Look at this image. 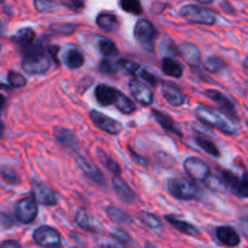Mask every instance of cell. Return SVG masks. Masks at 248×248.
Masks as SVG:
<instances>
[{
	"mask_svg": "<svg viewBox=\"0 0 248 248\" xmlns=\"http://www.w3.org/2000/svg\"><path fill=\"white\" fill-rule=\"evenodd\" d=\"M195 113L199 120L202 121L205 125L217 128V130L224 132L225 135L232 136L237 132L236 124L224 111H220L218 109H213L206 106H199L196 108Z\"/></svg>",
	"mask_w": 248,
	"mask_h": 248,
	"instance_id": "obj_1",
	"label": "cell"
},
{
	"mask_svg": "<svg viewBox=\"0 0 248 248\" xmlns=\"http://www.w3.org/2000/svg\"><path fill=\"white\" fill-rule=\"evenodd\" d=\"M50 58L40 48V46H34L31 50L26 52L22 58V69L31 75L44 74L50 69Z\"/></svg>",
	"mask_w": 248,
	"mask_h": 248,
	"instance_id": "obj_2",
	"label": "cell"
},
{
	"mask_svg": "<svg viewBox=\"0 0 248 248\" xmlns=\"http://www.w3.org/2000/svg\"><path fill=\"white\" fill-rule=\"evenodd\" d=\"M167 189L172 196L179 200H193L198 196L199 189L194 182L184 177L171 178L167 182Z\"/></svg>",
	"mask_w": 248,
	"mask_h": 248,
	"instance_id": "obj_3",
	"label": "cell"
},
{
	"mask_svg": "<svg viewBox=\"0 0 248 248\" xmlns=\"http://www.w3.org/2000/svg\"><path fill=\"white\" fill-rule=\"evenodd\" d=\"M179 12H181V15L186 21L195 24L212 26V24L216 23V19H217V16H216L215 12L194 4L184 5V6L181 7Z\"/></svg>",
	"mask_w": 248,
	"mask_h": 248,
	"instance_id": "obj_4",
	"label": "cell"
},
{
	"mask_svg": "<svg viewBox=\"0 0 248 248\" xmlns=\"http://www.w3.org/2000/svg\"><path fill=\"white\" fill-rule=\"evenodd\" d=\"M156 34L157 31L154 24L144 18L138 19L135 26V29H133V36H135L136 41L144 48L152 47L153 41H154Z\"/></svg>",
	"mask_w": 248,
	"mask_h": 248,
	"instance_id": "obj_5",
	"label": "cell"
},
{
	"mask_svg": "<svg viewBox=\"0 0 248 248\" xmlns=\"http://www.w3.org/2000/svg\"><path fill=\"white\" fill-rule=\"evenodd\" d=\"M15 215L17 219L23 224H29L38 216V205L33 196L21 199L15 205Z\"/></svg>",
	"mask_w": 248,
	"mask_h": 248,
	"instance_id": "obj_6",
	"label": "cell"
},
{
	"mask_svg": "<svg viewBox=\"0 0 248 248\" xmlns=\"http://www.w3.org/2000/svg\"><path fill=\"white\" fill-rule=\"evenodd\" d=\"M33 240L36 245L45 248H58L61 246V236L53 228L43 225L34 230Z\"/></svg>",
	"mask_w": 248,
	"mask_h": 248,
	"instance_id": "obj_7",
	"label": "cell"
},
{
	"mask_svg": "<svg viewBox=\"0 0 248 248\" xmlns=\"http://www.w3.org/2000/svg\"><path fill=\"white\" fill-rule=\"evenodd\" d=\"M184 170L190 178L198 182H205L211 176L210 167L199 157H188L183 164Z\"/></svg>",
	"mask_w": 248,
	"mask_h": 248,
	"instance_id": "obj_8",
	"label": "cell"
},
{
	"mask_svg": "<svg viewBox=\"0 0 248 248\" xmlns=\"http://www.w3.org/2000/svg\"><path fill=\"white\" fill-rule=\"evenodd\" d=\"M90 118H91L92 123H93L97 127L106 131V132H108L109 135L116 136L123 131V125H121L119 121L104 115V114H102L101 111L91 110L90 111Z\"/></svg>",
	"mask_w": 248,
	"mask_h": 248,
	"instance_id": "obj_9",
	"label": "cell"
},
{
	"mask_svg": "<svg viewBox=\"0 0 248 248\" xmlns=\"http://www.w3.org/2000/svg\"><path fill=\"white\" fill-rule=\"evenodd\" d=\"M31 195L36 202L43 206H55L57 203V196L51 188L41 182H31Z\"/></svg>",
	"mask_w": 248,
	"mask_h": 248,
	"instance_id": "obj_10",
	"label": "cell"
},
{
	"mask_svg": "<svg viewBox=\"0 0 248 248\" xmlns=\"http://www.w3.org/2000/svg\"><path fill=\"white\" fill-rule=\"evenodd\" d=\"M128 87H130L131 93H132V96L135 97L138 103L143 104V106H150L154 101V94H153L152 90L145 84L138 81L137 79L131 80Z\"/></svg>",
	"mask_w": 248,
	"mask_h": 248,
	"instance_id": "obj_11",
	"label": "cell"
},
{
	"mask_svg": "<svg viewBox=\"0 0 248 248\" xmlns=\"http://www.w3.org/2000/svg\"><path fill=\"white\" fill-rule=\"evenodd\" d=\"M75 160H77L78 162V166L81 169V171L84 172L90 179H92V181L96 182V183L101 184V186H104V183H106L104 176L102 174L101 170H99L93 162L90 161L87 157L82 156V155L80 154H78L77 156H75Z\"/></svg>",
	"mask_w": 248,
	"mask_h": 248,
	"instance_id": "obj_12",
	"label": "cell"
},
{
	"mask_svg": "<svg viewBox=\"0 0 248 248\" xmlns=\"http://www.w3.org/2000/svg\"><path fill=\"white\" fill-rule=\"evenodd\" d=\"M119 93H120L119 90L114 89V87L109 86V85H97L96 89H94V97H96L99 106L102 107H108L110 104L115 106Z\"/></svg>",
	"mask_w": 248,
	"mask_h": 248,
	"instance_id": "obj_13",
	"label": "cell"
},
{
	"mask_svg": "<svg viewBox=\"0 0 248 248\" xmlns=\"http://www.w3.org/2000/svg\"><path fill=\"white\" fill-rule=\"evenodd\" d=\"M75 222L81 229L87 230V232H97L102 229V224L98 218H96L93 215L82 210V208H79L75 213Z\"/></svg>",
	"mask_w": 248,
	"mask_h": 248,
	"instance_id": "obj_14",
	"label": "cell"
},
{
	"mask_svg": "<svg viewBox=\"0 0 248 248\" xmlns=\"http://www.w3.org/2000/svg\"><path fill=\"white\" fill-rule=\"evenodd\" d=\"M178 55L191 67H199L201 63V53L198 46L190 43H183L178 47Z\"/></svg>",
	"mask_w": 248,
	"mask_h": 248,
	"instance_id": "obj_15",
	"label": "cell"
},
{
	"mask_svg": "<svg viewBox=\"0 0 248 248\" xmlns=\"http://www.w3.org/2000/svg\"><path fill=\"white\" fill-rule=\"evenodd\" d=\"M216 237L220 244L228 247H235L240 244V235L237 234L234 228L229 227V225H223V227L217 228Z\"/></svg>",
	"mask_w": 248,
	"mask_h": 248,
	"instance_id": "obj_16",
	"label": "cell"
},
{
	"mask_svg": "<svg viewBox=\"0 0 248 248\" xmlns=\"http://www.w3.org/2000/svg\"><path fill=\"white\" fill-rule=\"evenodd\" d=\"M205 94L210 99L215 101L216 103L219 104L223 108V111L225 114L228 113V115H232L234 118H236V111H235V104L232 103V99L228 96L223 94L222 92L217 91V90H206Z\"/></svg>",
	"mask_w": 248,
	"mask_h": 248,
	"instance_id": "obj_17",
	"label": "cell"
},
{
	"mask_svg": "<svg viewBox=\"0 0 248 248\" xmlns=\"http://www.w3.org/2000/svg\"><path fill=\"white\" fill-rule=\"evenodd\" d=\"M11 39L14 43H16L17 45H19V47H22V50H23L24 52H27V51L31 50V48L34 46V41H35L36 39V34L33 29L26 27V28L19 29L15 35H12Z\"/></svg>",
	"mask_w": 248,
	"mask_h": 248,
	"instance_id": "obj_18",
	"label": "cell"
},
{
	"mask_svg": "<svg viewBox=\"0 0 248 248\" xmlns=\"http://www.w3.org/2000/svg\"><path fill=\"white\" fill-rule=\"evenodd\" d=\"M162 94H164V98L166 99L167 103L173 107H181L186 102V96H184L183 92L176 85L169 84V82L162 85Z\"/></svg>",
	"mask_w": 248,
	"mask_h": 248,
	"instance_id": "obj_19",
	"label": "cell"
},
{
	"mask_svg": "<svg viewBox=\"0 0 248 248\" xmlns=\"http://www.w3.org/2000/svg\"><path fill=\"white\" fill-rule=\"evenodd\" d=\"M111 182H113V188L115 190V194L121 200L128 203H132L136 200V195L133 190L120 176H114Z\"/></svg>",
	"mask_w": 248,
	"mask_h": 248,
	"instance_id": "obj_20",
	"label": "cell"
},
{
	"mask_svg": "<svg viewBox=\"0 0 248 248\" xmlns=\"http://www.w3.org/2000/svg\"><path fill=\"white\" fill-rule=\"evenodd\" d=\"M53 135H55L56 140L64 147L69 148V149L75 150L78 147V140L75 138L74 133L70 130L65 127H61V126H56L53 128Z\"/></svg>",
	"mask_w": 248,
	"mask_h": 248,
	"instance_id": "obj_21",
	"label": "cell"
},
{
	"mask_svg": "<svg viewBox=\"0 0 248 248\" xmlns=\"http://www.w3.org/2000/svg\"><path fill=\"white\" fill-rule=\"evenodd\" d=\"M97 26L101 29L107 31H118L120 23H119V18L111 12H101L96 18Z\"/></svg>",
	"mask_w": 248,
	"mask_h": 248,
	"instance_id": "obj_22",
	"label": "cell"
},
{
	"mask_svg": "<svg viewBox=\"0 0 248 248\" xmlns=\"http://www.w3.org/2000/svg\"><path fill=\"white\" fill-rule=\"evenodd\" d=\"M165 219H166L172 227L176 228L178 232H183V234L186 235H189V236H198V235L200 234V232H199V229L195 225L190 224V223L186 222V220H181L178 219V218L173 217V216H166Z\"/></svg>",
	"mask_w": 248,
	"mask_h": 248,
	"instance_id": "obj_23",
	"label": "cell"
},
{
	"mask_svg": "<svg viewBox=\"0 0 248 248\" xmlns=\"http://www.w3.org/2000/svg\"><path fill=\"white\" fill-rule=\"evenodd\" d=\"M161 69L166 75L174 78H181L183 75V67L176 60L170 57H164L161 62Z\"/></svg>",
	"mask_w": 248,
	"mask_h": 248,
	"instance_id": "obj_24",
	"label": "cell"
},
{
	"mask_svg": "<svg viewBox=\"0 0 248 248\" xmlns=\"http://www.w3.org/2000/svg\"><path fill=\"white\" fill-rule=\"evenodd\" d=\"M153 116H154L155 120H156L157 123H159L166 131L177 133V135H181V131H179L178 126L176 125L174 120L170 115H167V114L165 113H161V111L159 110H153Z\"/></svg>",
	"mask_w": 248,
	"mask_h": 248,
	"instance_id": "obj_25",
	"label": "cell"
},
{
	"mask_svg": "<svg viewBox=\"0 0 248 248\" xmlns=\"http://www.w3.org/2000/svg\"><path fill=\"white\" fill-rule=\"evenodd\" d=\"M63 61H64V64L67 65L68 68H72V69L80 68L85 62L82 53L80 52L79 50H77V48H69V50L65 52Z\"/></svg>",
	"mask_w": 248,
	"mask_h": 248,
	"instance_id": "obj_26",
	"label": "cell"
},
{
	"mask_svg": "<svg viewBox=\"0 0 248 248\" xmlns=\"http://www.w3.org/2000/svg\"><path fill=\"white\" fill-rule=\"evenodd\" d=\"M97 152H98V156H99V160H101L102 164H103L104 166L109 170V171L113 172L115 176H119V173L121 172V167H120V165L118 164V161H115V160H114L110 155H108L106 152H103L102 149H98Z\"/></svg>",
	"mask_w": 248,
	"mask_h": 248,
	"instance_id": "obj_27",
	"label": "cell"
},
{
	"mask_svg": "<svg viewBox=\"0 0 248 248\" xmlns=\"http://www.w3.org/2000/svg\"><path fill=\"white\" fill-rule=\"evenodd\" d=\"M195 142L196 144L203 150V152H206L208 155H211V156H215V157L220 156L219 149H218L217 145H216L212 140L203 137H195Z\"/></svg>",
	"mask_w": 248,
	"mask_h": 248,
	"instance_id": "obj_28",
	"label": "cell"
},
{
	"mask_svg": "<svg viewBox=\"0 0 248 248\" xmlns=\"http://www.w3.org/2000/svg\"><path fill=\"white\" fill-rule=\"evenodd\" d=\"M115 107L118 108L119 111H121L123 114H132L136 110V107L133 104V102L128 98L127 96L120 92L116 99Z\"/></svg>",
	"mask_w": 248,
	"mask_h": 248,
	"instance_id": "obj_29",
	"label": "cell"
},
{
	"mask_svg": "<svg viewBox=\"0 0 248 248\" xmlns=\"http://www.w3.org/2000/svg\"><path fill=\"white\" fill-rule=\"evenodd\" d=\"M203 68H205L207 72L212 73V74H217V73H220L224 69L225 63L223 62L220 58L211 56V57L206 58V60L203 61Z\"/></svg>",
	"mask_w": 248,
	"mask_h": 248,
	"instance_id": "obj_30",
	"label": "cell"
},
{
	"mask_svg": "<svg viewBox=\"0 0 248 248\" xmlns=\"http://www.w3.org/2000/svg\"><path fill=\"white\" fill-rule=\"evenodd\" d=\"M119 5L124 11L132 15H140L143 12L140 0H119Z\"/></svg>",
	"mask_w": 248,
	"mask_h": 248,
	"instance_id": "obj_31",
	"label": "cell"
},
{
	"mask_svg": "<svg viewBox=\"0 0 248 248\" xmlns=\"http://www.w3.org/2000/svg\"><path fill=\"white\" fill-rule=\"evenodd\" d=\"M107 215L110 218L113 222L120 223V224H125V223L131 222V216H128L127 213L124 212V211L119 210L116 207H108L107 208Z\"/></svg>",
	"mask_w": 248,
	"mask_h": 248,
	"instance_id": "obj_32",
	"label": "cell"
},
{
	"mask_svg": "<svg viewBox=\"0 0 248 248\" xmlns=\"http://www.w3.org/2000/svg\"><path fill=\"white\" fill-rule=\"evenodd\" d=\"M98 50L102 55L106 56V58L113 57V56L118 55V47H116L115 44L111 40H109V39H102V40L99 41Z\"/></svg>",
	"mask_w": 248,
	"mask_h": 248,
	"instance_id": "obj_33",
	"label": "cell"
},
{
	"mask_svg": "<svg viewBox=\"0 0 248 248\" xmlns=\"http://www.w3.org/2000/svg\"><path fill=\"white\" fill-rule=\"evenodd\" d=\"M78 28V24L75 23H67V22H63V23H52L50 26V31H53L56 34H62V35H69L73 34Z\"/></svg>",
	"mask_w": 248,
	"mask_h": 248,
	"instance_id": "obj_34",
	"label": "cell"
},
{
	"mask_svg": "<svg viewBox=\"0 0 248 248\" xmlns=\"http://www.w3.org/2000/svg\"><path fill=\"white\" fill-rule=\"evenodd\" d=\"M205 184L211 189V190L216 191V193H224L228 188L220 177L212 176V174H211V176L206 179Z\"/></svg>",
	"mask_w": 248,
	"mask_h": 248,
	"instance_id": "obj_35",
	"label": "cell"
},
{
	"mask_svg": "<svg viewBox=\"0 0 248 248\" xmlns=\"http://www.w3.org/2000/svg\"><path fill=\"white\" fill-rule=\"evenodd\" d=\"M234 193L241 199L248 198V172H245V173L242 174V177H240L239 184H237V186L235 188Z\"/></svg>",
	"mask_w": 248,
	"mask_h": 248,
	"instance_id": "obj_36",
	"label": "cell"
},
{
	"mask_svg": "<svg viewBox=\"0 0 248 248\" xmlns=\"http://www.w3.org/2000/svg\"><path fill=\"white\" fill-rule=\"evenodd\" d=\"M34 6L39 12H51L57 9L55 0H33Z\"/></svg>",
	"mask_w": 248,
	"mask_h": 248,
	"instance_id": "obj_37",
	"label": "cell"
},
{
	"mask_svg": "<svg viewBox=\"0 0 248 248\" xmlns=\"http://www.w3.org/2000/svg\"><path fill=\"white\" fill-rule=\"evenodd\" d=\"M118 67H120L119 62L115 63L111 60H109V58H104L99 63L98 69L99 72L104 73V74H114L115 72H118Z\"/></svg>",
	"mask_w": 248,
	"mask_h": 248,
	"instance_id": "obj_38",
	"label": "cell"
},
{
	"mask_svg": "<svg viewBox=\"0 0 248 248\" xmlns=\"http://www.w3.org/2000/svg\"><path fill=\"white\" fill-rule=\"evenodd\" d=\"M140 218H142L143 223H144L145 225H148L149 228H153V229L160 228L162 225L161 220H160L156 216L153 215V213L150 212H142L140 213Z\"/></svg>",
	"mask_w": 248,
	"mask_h": 248,
	"instance_id": "obj_39",
	"label": "cell"
},
{
	"mask_svg": "<svg viewBox=\"0 0 248 248\" xmlns=\"http://www.w3.org/2000/svg\"><path fill=\"white\" fill-rule=\"evenodd\" d=\"M7 81H9V84L12 87H23L27 84L26 78L16 72H9V74H7Z\"/></svg>",
	"mask_w": 248,
	"mask_h": 248,
	"instance_id": "obj_40",
	"label": "cell"
},
{
	"mask_svg": "<svg viewBox=\"0 0 248 248\" xmlns=\"http://www.w3.org/2000/svg\"><path fill=\"white\" fill-rule=\"evenodd\" d=\"M136 77H140V79L144 80L145 84L152 85V86H156V84H157V79L155 78V75L152 74V73H149L147 69H144V68H142V67L140 68V70L137 72Z\"/></svg>",
	"mask_w": 248,
	"mask_h": 248,
	"instance_id": "obj_41",
	"label": "cell"
},
{
	"mask_svg": "<svg viewBox=\"0 0 248 248\" xmlns=\"http://www.w3.org/2000/svg\"><path fill=\"white\" fill-rule=\"evenodd\" d=\"M110 236L120 244H131V241H132L130 235L126 234V232L121 229H111Z\"/></svg>",
	"mask_w": 248,
	"mask_h": 248,
	"instance_id": "obj_42",
	"label": "cell"
},
{
	"mask_svg": "<svg viewBox=\"0 0 248 248\" xmlns=\"http://www.w3.org/2000/svg\"><path fill=\"white\" fill-rule=\"evenodd\" d=\"M1 177L6 183L9 184H16L18 182V176L16 172L10 167H2L1 170Z\"/></svg>",
	"mask_w": 248,
	"mask_h": 248,
	"instance_id": "obj_43",
	"label": "cell"
},
{
	"mask_svg": "<svg viewBox=\"0 0 248 248\" xmlns=\"http://www.w3.org/2000/svg\"><path fill=\"white\" fill-rule=\"evenodd\" d=\"M61 4L63 6L68 7V9L73 10V11H81L85 9V1L84 0H60Z\"/></svg>",
	"mask_w": 248,
	"mask_h": 248,
	"instance_id": "obj_44",
	"label": "cell"
},
{
	"mask_svg": "<svg viewBox=\"0 0 248 248\" xmlns=\"http://www.w3.org/2000/svg\"><path fill=\"white\" fill-rule=\"evenodd\" d=\"M119 65L123 67L126 72L131 73V74L133 75L137 74V72L140 68V64H137L136 62H132V61H128V60H120L119 61Z\"/></svg>",
	"mask_w": 248,
	"mask_h": 248,
	"instance_id": "obj_45",
	"label": "cell"
},
{
	"mask_svg": "<svg viewBox=\"0 0 248 248\" xmlns=\"http://www.w3.org/2000/svg\"><path fill=\"white\" fill-rule=\"evenodd\" d=\"M46 51H47L48 56H50L51 58H52L53 62L56 63V65H60V61H58V52H60V46L57 45H48L47 48H46Z\"/></svg>",
	"mask_w": 248,
	"mask_h": 248,
	"instance_id": "obj_46",
	"label": "cell"
},
{
	"mask_svg": "<svg viewBox=\"0 0 248 248\" xmlns=\"http://www.w3.org/2000/svg\"><path fill=\"white\" fill-rule=\"evenodd\" d=\"M130 153H131V156H132V159L135 160V161L137 162V164L142 165V166H148V160L145 159V157H142V156H140V155H138L137 153L133 152V150L131 149V148H130Z\"/></svg>",
	"mask_w": 248,
	"mask_h": 248,
	"instance_id": "obj_47",
	"label": "cell"
},
{
	"mask_svg": "<svg viewBox=\"0 0 248 248\" xmlns=\"http://www.w3.org/2000/svg\"><path fill=\"white\" fill-rule=\"evenodd\" d=\"M1 224L2 228H11L14 225V220L10 216H7L6 213H1Z\"/></svg>",
	"mask_w": 248,
	"mask_h": 248,
	"instance_id": "obj_48",
	"label": "cell"
},
{
	"mask_svg": "<svg viewBox=\"0 0 248 248\" xmlns=\"http://www.w3.org/2000/svg\"><path fill=\"white\" fill-rule=\"evenodd\" d=\"M1 248H21V245L15 240H5L2 241Z\"/></svg>",
	"mask_w": 248,
	"mask_h": 248,
	"instance_id": "obj_49",
	"label": "cell"
},
{
	"mask_svg": "<svg viewBox=\"0 0 248 248\" xmlns=\"http://www.w3.org/2000/svg\"><path fill=\"white\" fill-rule=\"evenodd\" d=\"M240 227H241L242 232H244L245 236L248 239V218L244 217L240 219Z\"/></svg>",
	"mask_w": 248,
	"mask_h": 248,
	"instance_id": "obj_50",
	"label": "cell"
},
{
	"mask_svg": "<svg viewBox=\"0 0 248 248\" xmlns=\"http://www.w3.org/2000/svg\"><path fill=\"white\" fill-rule=\"evenodd\" d=\"M102 248H126V246H124L123 244L120 242L115 241V242H107V244L102 245Z\"/></svg>",
	"mask_w": 248,
	"mask_h": 248,
	"instance_id": "obj_51",
	"label": "cell"
},
{
	"mask_svg": "<svg viewBox=\"0 0 248 248\" xmlns=\"http://www.w3.org/2000/svg\"><path fill=\"white\" fill-rule=\"evenodd\" d=\"M195 1L200 2V4H211V2H213L215 0H195Z\"/></svg>",
	"mask_w": 248,
	"mask_h": 248,
	"instance_id": "obj_52",
	"label": "cell"
},
{
	"mask_svg": "<svg viewBox=\"0 0 248 248\" xmlns=\"http://www.w3.org/2000/svg\"><path fill=\"white\" fill-rule=\"evenodd\" d=\"M145 248H155V246H153L150 242H147V244H145Z\"/></svg>",
	"mask_w": 248,
	"mask_h": 248,
	"instance_id": "obj_53",
	"label": "cell"
},
{
	"mask_svg": "<svg viewBox=\"0 0 248 248\" xmlns=\"http://www.w3.org/2000/svg\"><path fill=\"white\" fill-rule=\"evenodd\" d=\"M244 67L247 68V69H248V57L246 58V60L244 61Z\"/></svg>",
	"mask_w": 248,
	"mask_h": 248,
	"instance_id": "obj_54",
	"label": "cell"
},
{
	"mask_svg": "<svg viewBox=\"0 0 248 248\" xmlns=\"http://www.w3.org/2000/svg\"><path fill=\"white\" fill-rule=\"evenodd\" d=\"M246 211H247V213H248V207H246ZM248 218V217H247Z\"/></svg>",
	"mask_w": 248,
	"mask_h": 248,
	"instance_id": "obj_55",
	"label": "cell"
},
{
	"mask_svg": "<svg viewBox=\"0 0 248 248\" xmlns=\"http://www.w3.org/2000/svg\"><path fill=\"white\" fill-rule=\"evenodd\" d=\"M247 126H248V121H247Z\"/></svg>",
	"mask_w": 248,
	"mask_h": 248,
	"instance_id": "obj_56",
	"label": "cell"
}]
</instances>
